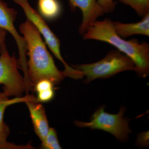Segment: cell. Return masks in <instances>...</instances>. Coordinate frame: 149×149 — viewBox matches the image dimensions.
Instances as JSON below:
<instances>
[{"instance_id": "cell-15", "label": "cell", "mask_w": 149, "mask_h": 149, "mask_svg": "<svg viewBox=\"0 0 149 149\" xmlns=\"http://www.w3.org/2000/svg\"><path fill=\"white\" fill-rule=\"evenodd\" d=\"M41 148L44 149H62L59 143L56 131L54 128H50L45 139L42 142Z\"/></svg>"}, {"instance_id": "cell-5", "label": "cell", "mask_w": 149, "mask_h": 149, "mask_svg": "<svg viewBox=\"0 0 149 149\" xmlns=\"http://www.w3.org/2000/svg\"><path fill=\"white\" fill-rule=\"evenodd\" d=\"M22 8L27 19L36 27L40 34L45 39L48 46L55 56L63 64L65 67V77L74 79H80L84 77L83 72L70 66L65 62L61 53V43L58 38L48 26L45 19L30 5L28 0H13Z\"/></svg>"}, {"instance_id": "cell-18", "label": "cell", "mask_w": 149, "mask_h": 149, "mask_svg": "<svg viewBox=\"0 0 149 149\" xmlns=\"http://www.w3.org/2000/svg\"><path fill=\"white\" fill-rule=\"evenodd\" d=\"M105 13H111L114 11L116 3L113 0H97Z\"/></svg>"}, {"instance_id": "cell-11", "label": "cell", "mask_w": 149, "mask_h": 149, "mask_svg": "<svg viewBox=\"0 0 149 149\" xmlns=\"http://www.w3.org/2000/svg\"><path fill=\"white\" fill-rule=\"evenodd\" d=\"M38 13L44 19L52 21L58 18L62 11L58 0H38Z\"/></svg>"}, {"instance_id": "cell-17", "label": "cell", "mask_w": 149, "mask_h": 149, "mask_svg": "<svg viewBox=\"0 0 149 149\" xmlns=\"http://www.w3.org/2000/svg\"><path fill=\"white\" fill-rule=\"evenodd\" d=\"M54 83L51 82L50 80L43 79L36 83L34 89L38 93L41 91L54 89Z\"/></svg>"}, {"instance_id": "cell-12", "label": "cell", "mask_w": 149, "mask_h": 149, "mask_svg": "<svg viewBox=\"0 0 149 149\" xmlns=\"http://www.w3.org/2000/svg\"><path fill=\"white\" fill-rule=\"evenodd\" d=\"M9 97L3 92L0 93V123L3 121L5 111L8 107L14 104L25 102L29 101H37V98L33 96L29 95L24 97H17L11 99L9 98Z\"/></svg>"}, {"instance_id": "cell-1", "label": "cell", "mask_w": 149, "mask_h": 149, "mask_svg": "<svg viewBox=\"0 0 149 149\" xmlns=\"http://www.w3.org/2000/svg\"><path fill=\"white\" fill-rule=\"evenodd\" d=\"M19 29L27 45V55L29 57L27 74L32 90L37 82L43 79L50 80L54 85L61 83L64 72L56 66L37 28L27 19L20 24Z\"/></svg>"}, {"instance_id": "cell-13", "label": "cell", "mask_w": 149, "mask_h": 149, "mask_svg": "<svg viewBox=\"0 0 149 149\" xmlns=\"http://www.w3.org/2000/svg\"><path fill=\"white\" fill-rule=\"evenodd\" d=\"M10 134L8 125L3 121L0 123V149H32L34 148L30 144L17 145L7 141Z\"/></svg>"}, {"instance_id": "cell-7", "label": "cell", "mask_w": 149, "mask_h": 149, "mask_svg": "<svg viewBox=\"0 0 149 149\" xmlns=\"http://www.w3.org/2000/svg\"><path fill=\"white\" fill-rule=\"evenodd\" d=\"M17 12L15 9L9 7L2 0H0V29H3L12 35L17 45L19 54L17 60L19 67L24 74L27 72V45L23 38L19 34L15 27Z\"/></svg>"}, {"instance_id": "cell-14", "label": "cell", "mask_w": 149, "mask_h": 149, "mask_svg": "<svg viewBox=\"0 0 149 149\" xmlns=\"http://www.w3.org/2000/svg\"><path fill=\"white\" fill-rule=\"evenodd\" d=\"M131 7L139 16L143 17L149 14V0H118Z\"/></svg>"}, {"instance_id": "cell-16", "label": "cell", "mask_w": 149, "mask_h": 149, "mask_svg": "<svg viewBox=\"0 0 149 149\" xmlns=\"http://www.w3.org/2000/svg\"><path fill=\"white\" fill-rule=\"evenodd\" d=\"M37 93V101L41 102H47L50 101L54 97V89L41 91Z\"/></svg>"}, {"instance_id": "cell-8", "label": "cell", "mask_w": 149, "mask_h": 149, "mask_svg": "<svg viewBox=\"0 0 149 149\" xmlns=\"http://www.w3.org/2000/svg\"><path fill=\"white\" fill-rule=\"evenodd\" d=\"M68 4L72 11H75L77 8L82 11L83 21L78 29L79 34L82 35L92 23L105 13L97 0H68Z\"/></svg>"}, {"instance_id": "cell-10", "label": "cell", "mask_w": 149, "mask_h": 149, "mask_svg": "<svg viewBox=\"0 0 149 149\" xmlns=\"http://www.w3.org/2000/svg\"><path fill=\"white\" fill-rule=\"evenodd\" d=\"M113 28L116 33L122 38L134 35L149 36V14L143 17L141 21L136 23H123L113 22Z\"/></svg>"}, {"instance_id": "cell-9", "label": "cell", "mask_w": 149, "mask_h": 149, "mask_svg": "<svg viewBox=\"0 0 149 149\" xmlns=\"http://www.w3.org/2000/svg\"><path fill=\"white\" fill-rule=\"evenodd\" d=\"M25 103L29 109L35 133L42 142L50 128L45 108L35 101H29Z\"/></svg>"}, {"instance_id": "cell-3", "label": "cell", "mask_w": 149, "mask_h": 149, "mask_svg": "<svg viewBox=\"0 0 149 149\" xmlns=\"http://www.w3.org/2000/svg\"><path fill=\"white\" fill-rule=\"evenodd\" d=\"M72 67L83 72L85 83L95 79L109 78L120 72L136 69L133 61L118 50H111L100 61L89 64L72 65Z\"/></svg>"}, {"instance_id": "cell-4", "label": "cell", "mask_w": 149, "mask_h": 149, "mask_svg": "<svg viewBox=\"0 0 149 149\" xmlns=\"http://www.w3.org/2000/svg\"><path fill=\"white\" fill-rule=\"evenodd\" d=\"M126 109L121 107L117 114H111L105 111V107L102 106L92 115L90 122L76 120L75 125L80 128H88L91 130L98 129L112 134L120 142L128 141L129 134L131 133L129 126V120L123 116Z\"/></svg>"}, {"instance_id": "cell-2", "label": "cell", "mask_w": 149, "mask_h": 149, "mask_svg": "<svg viewBox=\"0 0 149 149\" xmlns=\"http://www.w3.org/2000/svg\"><path fill=\"white\" fill-rule=\"evenodd\" d=\"M84 40H93L110 44L130 58L136 66L138 76L145 78L149 74V45L137 39L124 40L115 31L113 22L106 18L94 22L83 35Z\"/></svg>"}, {"instance_id": "cell-6", "label": "cell", "mask_w": 149, "mask_h": 149, "mask_svg": "<svg viewBox=\"0 0 149 149\" xmlns=\"http://www.w3.org/2000/svg\"><path fill=\"white\" fill-rule=\"evenodd\" d=\"M19 68L15 55H10L4 43L0 53V84L3 86V92L8 97H22V94L27 92L25 80Z\"/></svg>"}, {"instance_id": "cell-19", "label": "cell", "mask_w": 149, "mask_h": 149, "mask_svg": "<svg viewBox=\"0 0 149 149\" xmlns=\"http://www.w3.org/2000/svg\"><path fill=\"white\" fill-rule=\"evenodd\" d=\"M7 32L3 29H0V53L2 45L5 43Z\"/></svg>"}]
</instances>
